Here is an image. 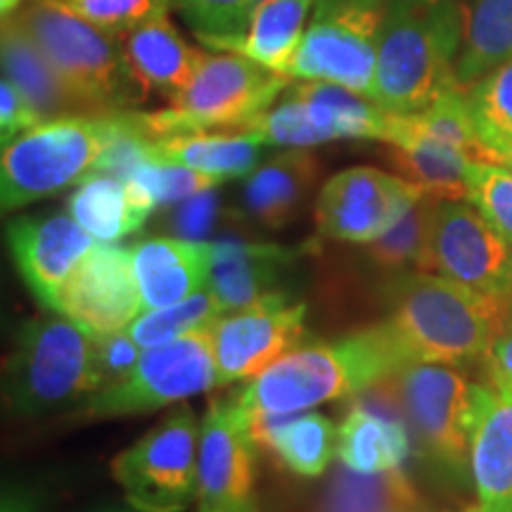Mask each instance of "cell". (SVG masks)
Instances as JSON below:
<instances>
[{
    "instance_id": "obj_27",
    "label": "cell",
    "mask_w": 512,
    "mask_h": 512,
    "mask_svg": "<svg viewBox=\"0 0 512 512\" xmlns=\"http://www.w3.org/2000/svg\"><path fill=\"white\" fill-rule=\"evenodd\" d=\"M292 254L273 245H245V242H219L214 245L209 290L221 304L223 313L240 311L278 292L275 283L290 266Z\"/></svg>"
},
{
    "instance_id": "obj_35",
    "label": "cell",
    "mask_w": 512,
    "mask_h": 512,
    "mask_svg": "<svg viewBox=\"0 0 512 512\" xmlns=\"http://www.w3.org/2000/svg\"><path fill=\"white\" fill-rule=\"evenodd\" d=\"M204 46L233 50L245 36L254 0H171Z\"/></svg>"
},
{
    "instance_id": "obj_19",
    "label": "cell",
    "mask_w": 512,
    "mask_h": 512,
    "mask_svg": "<svg viewBox=\"0 0 512 512\" xmlns=\"http://www.w3.org/2000/svg\"><path fill=\"white\" fill-rule=\"evenodd\" d=\"M389 380V377H387ZM387 380L354 396L337 430V458L356 472H384L406 463L413 437Z\"/></svg>"
},
{
    "instance_id": "obj_8",
    "label": "cell",
    "mask_w": 512,
    "mask_h": 512,
    "mask_svg": "<svg viewBox=\"0 0 512 512\" xmlns=\"http://www.w3.org/2000/svg\"><path fill=\"white\" fill-rule=\"evenodd\" d=\"M387 382L411 430L413 446L446 472L463 475L470 467L479 384L439 363H408Z\"/></svg>"
},
{
    "instance_id": "obj_21",
    "label": "cell",
    "mask_w": 512,
    "mask_h": 512,
    "mask_svg": "<svg viewBox=\"0 0 512 512\" xmlns=\"http://www.w3.org/2000/svg\"><path fill=\"white\" fill-rule=\"evenodd\" d=\"M131 249L147 311L185 302L209 285L214 245L190 238H150Z\"/></svg>"
},
{
    "instance_id": "obj_15",
    "label": "cell",
    "mask_w": 512,
    "mask_h": 512,
    "mask_svg": "<svg viewBox=\"0 0 512 512\" xmlns=\"http://www.w3.org/2000/svg\"><path fill=\"white\" fill-rule=\"evenodd\" d=\"M306 306L273 292L245 309L223 313L211 328L216 387L256 377L304 337Z\"/></svg>"
},
{
    "instance_id": "obj_13",
    "label": "cell",
    "mask_w": 512,
    "mask_h": 512,
    "mask_svg": "<svg viewBox=\"0 0 512 512\" xmlns=\"http://www.w3.org/2000/svg\"><path fill=\"white\" fill-rule=\"evenodd\" d=\"M418 271H430L512 304V245L463 200L434 204Z\"/></svg>"
},
{
    "instance_id": "obj_45",
    "label": "cell",
    "mask_w": 512,
    "mask_h": 512,
    "mask_svg": "<svg viewBox=\"0 0 512 512\" xmlns=\"http://www.w3.org/2000/svg\"><path fill=\"white\" fill-rule=\"evenodd\" d=\"M467 512H479V510H467Z\"/></svg>"
},
{
    "instance_id": "obj_43",
    "label": "cell",
    "mask_w": 512,
    "mask_h": 512,
    "mask_svg": "<svg viewBox=\"0 0 512 512\" xmlns=\"http://www.w3.org/2000/svg\"><path fill=\"white\" fill-rule=\"evenodd\" d=\"M95 512H143V510L133 508V505H128V508H124V505H110V508H100Z\"/></svg>"
},
{
    "instance_id": "obj_28",
    "label": "cell",
    "mask_w": 512,
    "mask_h": 512,
    "mask_svg": "<svg viewBox=\"0 0 512 512\" xmlns=\"http://www.w3.org/2000/svg\"><path fill=\"white\" fill-rule=\"evenodd\" d=\"M313 5L316 0H254L245 36L230 53H240L264 64L266 69L290 76L292 62L306 34V17Z\"/></svg>"
},
{
    "instance_id": "obj_37",
    "label": "cell",
    "mask_w": 512,
    "mask_h": 512,
    "mask_svg": "<svg viewBox=\"0 0 512 512\" xmlns=\"http://www.w3.org/2000/svg\"><path fill=\"white\" fill-rule=\"evenodd\" d=\"M57 3L88 19L95 27L119 36L157 12L169 10L171 0H57Z\"/></svg>"
},
{
    "instance_id": "obj_12",
    "label": "cell",
    "mask_w": 512,
    "mask_h": 512,
    "mask_svg": "<svg viewBox=\"0 0 512 512\" xmlns=\"http://www.w3.org/2000/svg\"><path fill=\"white\" fill-rule=\"evenodd\" d=\"M216 387L211 328L143 349L131 375L81 401L83 418L152 413Z\"/></svg>"
},
{
    "instance_id": "obj_30",
    "label": "cell",
    "mask_w": 512,
    "mask_h": 512,
    "mask_svg": "<svg viewBox=\"0 0 512 512\" xmlns=\"http://www.w3.org/2000/svg\"><path fill=\"white\" fill-rule=\"evenodd\" d=\"M69 214L98 242H119L143 228L152 211L133 200L124 178L88 174L67 202Z\"/></svg>"
},
{
    "instance_id": "obj_11",
    "label": "cell",
    "mask_w": 512,
    "mask_h": 512,
    "mask_svg": "<svg viewBox=\"0 0 512 512\" xmlns=\"http://www.w3.org/2000/svg\"><path fill=\"white\" fill-rule=\"evenodd\" d=\"M200 430L190 406H178L159 425L112 460V477L126 501L143 512H183L197 498Z\"/></svg>"
},
{
    "instance_id": "obj_44",
    "label": "cell",
    "mask_w": 512,
    "mask_h": 512,
    "mask_svg": "<svg viewBox=\"0 0 512 512\" xmlns=\"http://www.w3.org/2000/svg\"><path fill=\"white\" fill-rule=\"evenodd\" d=\"M498 164H501V166H505V169H510V171H512V150L503 152V155L498 157Z\"/></svg>"
},
{
    "instance_id": "obj_32",
    "label": "cell",
    "mask_w": 512,
    "mask_h": 512,
    "mask_svg": "<svg viewBox=\"0 0 512 512\" xmlns=\"http://www.w3.org/2000/svg\"><path fill=\"white\" fill-rule=\"evenodd\" d=\"M465 98L477 136L498 164V157L512 150V57L467 86Z\"/></svg>"
},
{
    "instance_id": "obj_17",
    "label": "cell",
    "mask_w": 512,
    "mask_h": 512,
    "mask_svg": "<svg viewBox=\"0 0 512 512\" xmlns=\"http://www.w3.org/2000/svg\"><path fill=\"white\" fill-rule=\"evenodd\" d=\"M200 427L197 508L200 512H256V444L235 396L211 401Z\"/></svg>"
},
{
    "instance_id": "obj_23",
    "label": "cell",
    "mask_w": 512,
    "mask_h": 512,
    "mask_svg": "<svg viewBox=\"0 0 512 512\" xmlns=\"http://www.w3.org/2000/svg\"><path fill=\"white\" fill-rule=\"evenodd\" d=\"M318 176V159L306 147H292L256 166L242 190V204L259 226L283 228L309 202Z\"/></svg>"
},
{
    "instance_id": "obj_34",
    "label": "cell",
    "mask_w": 512,
    "mask_h": 512,
    "mask_svg": "<svg viewBox=\"0 0 512 512\" xmlns=\"http://www.w3.org/2000/svg\"><path fill=\"white\" fill-rule=\"evenodd\" d=\"M439 200L432 195H422L411 209L403 214V219L396 226L384 233L382 238L368 242L366 254L375 266L387 268V271H403L408 266H420L422 252H425L427 230L434 204Z\"/></svg>"
},
{
    "instance_id": "obj_24",
    "label": "cell",
    "mask_w": 512,
    "mask_h": 512,
    "mask_svg": "<svg viewBox=\"0 0 512 512\" xmlns=\"http://www.w3.org/2000/svg\"><path fill=\"white\" fill-rule=\"evenodd\" d=\"M245 422L256 448L297 477L323 475L337 453L335 425L320 413L245 415Z\"/></svg>"
},
{
    "instance_id": "obj_20",
    "label": "cell",
    "mask_w": 512,
    "mask_h": 512,
    "mask_svg": "<svg viewBox=\"0 0 512 512\" xmlns=\"http://www.w3.org/2000/svg\"><path fill=\"white\" fill-rule=\"evenodd\" d=\"M121 62L136 100L150 93L176 98L188 86L192 74L200 67L204 53L185 43L178 34L169 10L157 12L138 27L119 34Z\"/></svg>"
},
{
    "instance_id": "obj_18",
    "label": "cell",
    "mask_w": 512,
    "mask_h": 512,
    "mask_svg": "<svg viewBox=\"0 0 512 512\" xmlns=\"http://www.w3.org/2000/svg\"><path fill=\"white\" fill-rule=\"evenodd\" d=\"M95 242L72 214L22 216L8 226L12 261L31 294L50 311H57L64 283Z\"/></svg>"
},
{
    "instance_id": "obj_31",
    "label": "cell",
    "mask_w": 512,
    "mask_h": 512,
    "mask_svg": "<svg viewBox=\"0 0 512 512\" xmlns=\"http://www.w3.org/2000/svg\"><path fill=\"white\" fill-rule=\"evenodd\" d=\"M418 505V489L401 467L368 475L339 463L316 512H408Z\"/></svg>"
},
{
    "instance_id": "obj_40",
    "label": "cell",
    "mask_w": 512,
    "mask_h": 512,
    "mask_svg": "<svg viewBox=\"0 0 512 512\" xmlns=\"http://www.w3.org/2000/svg\"><path fill=\"white\" fill-rule=\"evenodd\" d=\"M216 214H219V200H216V195H211V190L192 195L178 204L174 214L176 230L183 233L185 238L197 240L200 235L209 233Z\"/></svg>"
},
{
    "instance_id": "obj_14",
    "label": "cell",
    "mask_w": 512,
    "mask_h": 512,
    "mask_svg": "<svg viewBox=\"0 0 512 512\" xmlns=\"http://www.w3.org/2000/svg\"><path fill=\"white\" fill-rule=\"evenodd\" d=\"M422 195L425 192L406 178L373 166H351L332 176L318 192L313 207L318 233L368 245L389 233Z\"/></svg>"
},
{
    "instance_id": "obj_29",
    "label": "cell",
    "mask_w": 512,
    "mask_h": 512,
    "mask_svg": "<svg viewBox=\"0 0 512 512\" xmlns=\"http://www.w3.org/2000/svg\"><path fill=\"white\" fill-rule=\"evenodd\" d=\"M460 10L463 38L456 81L467 88L512 57V0H460Z\"/></svg>"
},
{
    "instance_id": "obj_6",
    "label": "cell",
    "mask_w": 512,
    "mask_h": 512,
    "mask_svg": "<svg viewBox=\"0 0 512 512\" xmlns=\"http://www.w3.org/2000/svg\"><path fill=\"white\" fill-rule=\"evenodd\" d=\"M102 387L98 347L67 316H38L19 330L8 363L10 411L22 418L86 401Z\"/></svg>"
},
{
    "instance_id": "obj_10",
    "label": "cell",
    "mask_w": 512,
    "mask_h": 512,
    "mask_svg": "<svg viewBox=\"0 0 512 512\" xmlns=\"http://www.w3.org/2000/svg\"><path fill=\"white\" fill-rule=\"evenodd\" d=\"M384 10L387 0H316L290 76L337 83L373 100Z\"/></svg>"
},
{
    "instance_id": "obj_4",
    "label": "cell",
    "mask_w": 512,
    "mask_h": 512,
    "mask_svg": "<svg viewBox=\"0 0 512 512\" xmlns=\"http://www.w3.org/2000/svg\"><path fill=\"white\" fill-rule=\"evenodd\" d=\"M290 88V76L240 53H204L188 86L159 112H131L140 136L157 140L192 131H242Z\"/></svg>"
},
{
    "instance_id": "obj_5",
    "label": "cell",
    "mask_w": 512,
    "mask_h": 512,
    "mask_svg": "<svg viewBox=\"0 0 512 512\" xmlns=\"http://www.w3.org/2000/svg\"><path fill=\"white\" fill-rule=\"evenodd\" d=\"M124 112L41 121L5 145L0 159L3 209L29 207L81 183L124 131Z\"/></svg>"
},
{
    "instance_id": "obj_7",
    "label": "cell",
    "mask_w": 512,
    "mask_h": 512,
    "mask_svg": "<svg viewBox=\"0 0 512 512\" xmlns=\"http://www.w3.org/2000/svg\"><path fill=\"white\" fill-rule=\"evenodd\" d=\"M15 15L88 112L114 114L136 102L117 34L95 27L57 0H22Z\"/></svg>"
},
{
    "instance_id": "obj_36",
    "label": "cell",
    "mask_w": 512,
    "mask_h": 512,
    "mask_svg": "<svg viewBox=\"0 0 512 512\" xmlns=\"http://www.w3.org/2000/svg\"><path fill=\"white\" fill-rule=\"evenodd\" d=\"M467 200L512 245V171L501 164L472 162Z\"/></svg>"
},
{
    "instance_id": "obj_2",
    "label": "cell",
    "mask_w": 512,
    "mask_h": 512,
    "mask_svg": "<svg viewBox=\"0 0 512 512\" xmlns=\"http://www.w3.org/2000/svg\"><path fill=\"white\" fill-rule=\"evenodd\" d=\"M460 0H387L377 38L373 100L392 114H418L458 86Z\"/></svg>"
},
{
    "instance_id": "obj_33",
    "label": "cell",
    "mask_w": 512,
    "mask_h": 512,
    "mask_svg": "<svg viewBox=\"0 0 512 512\" xmlns=\"http://www.w3.org/2000/svg\"><path fill=\"white\" fill-rule=\"evenodd\" d=\"M223 316L221 304L216 302L214 294L200 292L185 302L164 306V309H152L140 313V316L128 325L126 332L143 349L159 347V344L174 342V339L190 335L195 330L214 328V323Z\"/></svg>"
},
{
    "instance_id": "obj_39",
    "label": "cell",
    "mask_w": 512,
    "mask_h": 512,
    "mask_svg": "<svg viewBox=\"0 0 512 512\" xmlns=\"http://www.w3.org/2000/svg\"><path fill=\"white\" fill-rule=\"evenodd\" d=\"M38 124L41 119L29 105V100L24 98V93L3 76V83H0V138H3V145L12 143Z\"/></svg>"
},
{
    "instance_id": "obj_22",
    "label": "cell",
    "mask_w": 512,
    "mask_h": 512,
    "mask_svg": "<svg viewBox=\"0 0 512 512\" xmlns=\"http://www.w3.org/2000/svg\"><path fill=\"white\" fill-rule=\"evenodd\" d=\"M479 512H512V396L479 384L470 439Z\"/></svg>"
},
{
    "instance_id": "obj_26",
    "label": "cell",
    "mask_w": 512,
    "mask_h": 512,
    "mask_svg": "<svg viewBox=\"0 0 512 512\" xmlns=\"http://www.w3.org/2000/svg\"><path fill=\"white\" fill-rule=\"evenodd\" d=\"M261 150L264 143L245 131H192L150 140L155 162L185 166L219 183L252 174Z\"/></svg>"
},
{
    "instance_id": "obj_41",
    "label": "cell",
    "mask_w": 512,
    "mask_h": 512,
    "mask_svg": "<svg viewBox=\"0 0 512 512\" xmlns=\"http://www.w3.org/2000/svg\"><path fill=\"white\" fill-rule=\"evenodd\" d=\"M486 366H489L494 387L512 396V311L505 320L503 330L498 332L489 356H486Z\"/></svg>"
},
{
    "instance_id": "obj_25",
    "label": "cell",
    "mask_w": 512,
    "mask_h": 512,
    "mask_svg": "<svg viewBox=\"0 0 512 512\" xmlns=\"http://www.w3.org/2000/svg\"><path fill=\"white\" fill-rule=\"evenodd\" d=\"M0 55H3L5 79H10L24 93V98L29 100L41 121L91 114L83 107V102L69 91V86L55 72L53 64L46 60L41 48L31 41L15 12L3 15Z\"/></svg>"
},
{
    "instance_id": "obj_42",
    "label": "cell",
    "mask_w": 512,
    "mask_h": 512,
    "mask_svg": "<svg viewBox=\"0 0 512 512\" xmlns=\"http://www.w3.org/2000/svg\"><path fill=\"white\" fill-rule=\"evenodd\" d=\"M3 512H36V498L29 491H10L3 498Z\"/></svg>"
},
{
    "instance_id": "obj_1",
    "label": "cell",
    "mask_w": 512,
    "mask_h": 512,
    "mask_svg": "<svg viewBox=\"0 0 512 512\" xmlns=\"http://www.w3.org/2000/svg\"><path fill=\"white\" fill-rule=\"evenodd\" d=\"M413 363L387 323L335 342L292 349L233 394L245 415L304 413L349 399Z\"/></svg>"
},
{
    "instance_id": "obj_38",
    "label": "cell",
    "mask_w": 512,
    "mask_h": 512,
    "mask_svg": "<svg viewBox=\"0 0 512 512\" xmlns=\"http://www.w3.org/2000/svg\"><path fill=\"white\" fill-rule=\"evenodd\" d=\"M95 347H98V373L102 387H110V384L131 375V370L143 356V347L126 330L95 339Z\"/></svg>"
},
{
    "instance_id": "obj_9",
    "label": "cell",
    "mask_w": 512,
    "mask_h": 512,
    "mask_svg": "<svg viewBox=\"0 0 512 512\" xmlns=\"http://www.w3.org/2000/svg\"><path fill=\"white\" fill-rule=\"evenodd\" d=\"M387 110L375 100L337 83H290L285 95L242 128L264 145L313 147L330 140H384Z\"/></svg>"
},
{
    "instance_id": "obj_3",
    "label": "cell",
    "mask_w": 512,
    "mask_h": 512,
    "mask_svg": "<svg viewBox=\"0 0 512 512\" xmlns=\"http://www.w3.org/2000/svg\"><path fill=\"white\" fill-rule=\"evenodd\" d=\"M512 311L444 275L399 273L389 285V316L406 356L413 363L465 366L486 361Z\"/></svg>"
},
{
    "instance_id": "obj_16",
    "label": "cell",
    "mask_w": 512,
    "mask_h": 512,
    "mask_svg": "<svg viewBox=\"0 0 512 512\" xmlns=\"http://www.w3.org/2000/svg\"><path fill=\"white\" fill-rule=\"evenodd\" d=\"M143 297L133 268V249L95 242L64 283L57 313L74 320L93 339L124 332L140 316Z\"/></svg>"
}]
</instances>
